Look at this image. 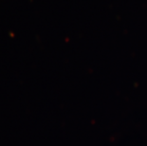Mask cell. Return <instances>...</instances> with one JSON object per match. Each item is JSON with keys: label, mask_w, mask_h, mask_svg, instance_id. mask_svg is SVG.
Segmentation results:
<instances>
[]
</instances>
